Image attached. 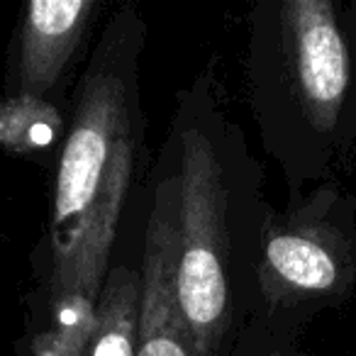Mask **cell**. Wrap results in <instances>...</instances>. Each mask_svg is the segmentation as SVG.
<instances>
[{
  "mask_svg": "<svg viewBox=\"0 0 356 356\" xmlns=\"http://www.w3.org/2000/svg\"><path fill=\"white\" fill-rule=\"evenodd\" d=\"M144 44L147 22L124 3L103 22L83 61L13 356L86 354L144 154Z\"/></svg>",
  "mask_w": 356,
  "mask_h": 356,
  "instance_id": "1",
  "label": "cell"
},
{
  "mask_svg": "<svg viewBox=\"0 0 356 356\" xmlns=\"http://www.w3.org/2000/svg\"><path fill=\"white\" fill-rule=\"evenodd\" d=\"M176 176V300L198 356H229L257 302L268 200L261 166L205 69L176 100L166 147Z\"/></svg>",
  "mask_w": 356,
  "mask_h": 356,
  "instance_id": "2",
  "label": "cell"
},
{
  "mask_svg": "<svg viewBox=\"0 0 356 356\" xmlns=\"http://www.w3.org/2000/svg\"><path fill=\"white\" fill-rule=\"evenodd\" d=\"M247 71L254 122L288 198L334 178L356 142V6L261 0Z\"/></svg>",
  "mask_w": 356,
  "mask_h": 356,
  "instance_id": "3",
  "label": "cell"
},
{
  "mask_svg": "<svg viewBox=\"0 0 356 356\" xmlns=\"http://www.w3.org/2000/svg\"><path fill=\"white\" fill-rule=\"evenodd\" d=\"M356 291V198L330 178L268 210L259 244L252 317L300 334Z\"/></svg>",
  "mask_w": 356,
  "mask_h": 356,
  "instance_id": "4",
  "label": "cell"
},
{
  "mask_svg": "<svg viewBox=\"0 0 356 356\" xmlns=\"http://www.w3.org/2000/svg\"><path fill=\"white\" fill-rule=\"evenodd\" d=\"M103 0H32L17 15L8 47L3 95L61 103L95 25Z\"/></svg>",
  "mask_w": 356,
  "mask_h": 356,
  "instance_id": "5",
  "label": "cell"
},
{
  "mask_svg": "<svg viewBox=\"0 0 356 356\" xmlns=\"http://www.w3.org/2000/svg\"><path fill=\"white\" fill-rule=\"evenodd\" d=\"M139 268L137 356H198L176 300V176L166 149L152 173Z\"/></svg>",
  "mask_w": 356,
  "mask_h": 356,
  "instance_id": "6",
  "label": "cell"
},
{
  "mask_svg": "<svg viewBox=\"0 0 356 356\" xmlns=\"http://www.w3.org/2000/svg\"><path fill=\"white\" fill-rule=\"evenodd\" d=\"M142 249L137 259H113L95 305V325L83 356H137Z\"/></svg>",
  "mask_w": 356,
  "mask_h": 356,
  "instance_id": "7",
  "label": "cell"
},
{
  "mask_svg": "<svg viewBox=\"0 0 356 356\" xmlns=\"http://www.w3.org/2000/svg\"><path fill=\"white\" fill-rule=\"evenodd\" d=\"M69 127V105L0 98V147L20 159L56 168Z\"/></svg>",
  "mask_w": 356,
  "mask_h": 356,
  "instance_id": "8",
  "label": "cell"
},
{
  "mask_svg": "<svg viewBox=\"0 0 356 356\" xmlns=\"http://www.w3.org/2000/svg\"><path fill=\"white\" fill-rule=\"evenodd\" d=\"M298 337L300 334L271 330L264 322L249 317L229 356H305L298 344Z\"/></svg>",
  "mask_w": 356,
  "mask_h": 356,
  "instance_id": "9",
  "label": "cell"
}]
</instances>
